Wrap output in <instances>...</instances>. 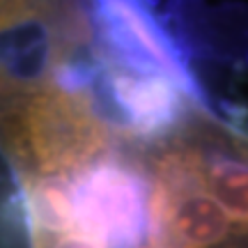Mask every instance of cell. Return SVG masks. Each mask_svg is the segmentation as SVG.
<instances>
[{
  "label": "cell",
  "mask_w": 248,
  "mask_h": 248,
  "mask_svg": "<svg viewBox=\"0 0 248 248\" xmlns=\"http://www.w3.org/2000/svg\"><path fill=\"white\" fill-rule=\"evenodd\" d=\"M108 126L83 92L46 85L7 117V142L37 177L64 175L94 163L108 145Z\"/></svg>",
  "instance_id": "cell-1"
},
{
  "label": "cell",
  "mask_w": 248,
  "mask_h": 248,
  "mask_svg": "<svg viewBox=\"0 0 248 248\" xmlns=\"http://www.w3.org/2000/svg\"><path fill=\"white\" fill-rule=\"evenodd\" d=\"M30 207L39 232L67 234L74 230V191L64 175L32 179Z\"/></svg>",
  "instance_id": "cell-5"
},
{
  "label": "cell",
  "mask_w": 248,
  "mask_h": 248,
  "mask_svg": "<svg viewBox=\"0 0 248 248\" xmlns=\"http://www.w3.org/2000/svg\"><path fill=\"white\" fill-rule=\"evenodd\" d=\"M74 191V228L101 248H136L150 230V193L142 179L113 159L80 170Z\"/></svg>",
  "instance_id": "cell-2"
},
{
  "label": "cell",
  "mask_w": 248,
  "mask_h": 248,
  "mask_svg": "<svg viewBox=\"0 0 248 248\" xmlns=\"http://www.w3.org/2000/svg\"><path fill=\"white\" fill-rule=\"evenodd\" d=\"M117 104L126 113L131 126L142 136H152L179 117V92L177 80L161 74H131L113 71L110 76Z\"/></svg>",
  "instance_id": "cell-4"
},
{
  "label": "cell",
  "mask_w": 248,
  "mask_h": 248,
  "mask_svg": "<svg viewBox=\"0 0 248 248\" xmlns=\"http://www.w3.org/2000/svg\"><path fill=\"white\" fill-rule=\"evenodd\" d=\"M51 248H101V246L94 244L92 239H88V237H83L80 232H67V234H60L51 244Z\"/></svg>",
  "instance_id": "cell-6"
},
{
  "label": "cell",
  "mask_w": 248,
  "mask_h": 248,
  "mask_svg": "<svg viewBox=\"0 0 248 248\" xmlns=\"http://www.w3.org/2000/svg\"><path fill=\"white\" fill-rule=\"evenodd\" d=\"M67 37L32 5H0V99L35 94L58 64Z\"/></svg>",
  "instance_id": "cell-3"
}]
</instances>
